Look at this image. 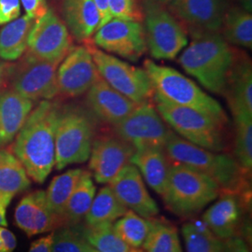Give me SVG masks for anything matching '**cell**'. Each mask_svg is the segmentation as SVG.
Returning <instances> with one entry per match:
<instances>
[{"label":"cell","instance_id":"obj_19","mask_svg":"<svg viewBox=\"0 0 252 252\" xmlns=\"http://www.w3.org/2000/svg\"><path fill=\"white\" fill-rule=\"evenodd\" d=\"M86 105L97 120L113 126L125 120L139 104L113 89L100 78L86 93Z\"/></svg>","mask_w":252,"mask_h":252},{"label":"cell","instance_id":"obj_35","mask_svg":"<svg viewBox=\"0 0 252 252\" xmlns=\"http://www.w3.org/2000/svg\"><path fill=\"white\" fill-rule=\"evenodd\" d=\"M234 119L235 160L249 173L252 168V116L238 115Z\"/></svg>","mask_w":252,"mask_h":252},{"label":"cell","instance_id":"obj_3","mask_svg":"<svg viewBox=\"0 0 252 252\" xmlns=\"http://www.w3.org/2000/svg\"><path fill=\"white\" fill-rule=\"evenodd\" d=\"M164 151L170 162H180L207 175L221 191L243 196L245 188L248 187L246 177L249 173L244 171L232 156L192 144L174 132L164 146Z\"/></svg>","mask_w":252,"mask_h":252},{"label":"cell","instance_id":"obj_13","mask_svg":"<svg viewBox=\"0 0 252 252\" xmlns=\"http://www.w3.org/2000/svg\"><path fill=\"white\" fill-rule=\"evenodd\" d=\"M73 49L68 29L53 9L37 19L28 37L27 52L37 58L59 64Z\"/></svg>","mask_w":252,"mask_h":252},{"label":"cell","instance_id":"obj_49","mask_svg":"<svg viewBox=\"0 0 252 252\" xmlns=\"http://www.w3.org/2000/svg\"><path fill=\"white\" fill-rule=\"evenodd\" d=\"M129 252H145L143 250H141L140 248L139 249H131Z\"/></svg>","mask_w":252,"mask_h":252},{"label":"cell","instance_id":"obj_1","mask_svg":"<svg viewBox=\"0 0 252 252\" xmlns=\"http://www.w3.org/2000/svg\"><path fill=\"white\" fill-rule=\"evenodd\" d=\"M60 106L42 100L33 108L12 146L30 180L42 184L55 165V130Z\"/></svg>","mask_w":252,"mask_h":252},{"label":"cell","instance_id":"obj_48","mask_svg":"<svg viewBox=\"0 0 252 252\" xmlns=\"http://www.w3.org/2000/svg\"><path fill=\"white\" fill-rule=\"evenodd\" d=\"M0 252H6V251H5V247H4V244L2 242L1 238H0Z\"/></svg>","mask_w":252,"mask_h":252},{"label":"cell","instance_id":"obj_28","mask_svg":"<svg viewBox=\"0 0 252 252\" xmlns=\"http://www.w3.org/2000/svg\"><path fill=\"white\" fill-rule=\"evenodd\" d=\"M220 33L229 44L252 49V11L241 7L228 8Z\"/></svg>","mask_w":252,"mask_h":252},{"label":"cell","instance_id":"obj_9","mask_svg":"<svg viewBox=\"0 0 252 252\" xmlns=\"http://www.w3.org/2000/svg\"><path fill=\"white\" fill-rule=\"evenodd\" d=\"M100 77L113 89L136 104L150 102L154 96L152 81L144 68L122 61L114 55L88 46Z\"/></svg>","mask_w":252,"mask_h":252},{"label":"cell","instance_id":"obj_4","mask_svg":"<svg viewBox=\"0 0 252 252\" xmlns=\"http://www.w3.org/2000/svg\"><path fill=\"white\" fill-rule=\"evenodd\" d=\"M144 70L153 84L154 96L175 106L191 108L215 118L223 125L228 119L220 104L178 70L147 59Z\"/></svg>","mask_w":252,"mask_h":252},{"label":"cell","instance_id":"obj_11","mask_svg":"<svg viewBox=\"0 0 252 252\" xmlns=\"http://www.w3.org/2000/svg\"><path fill=\"white\" fill-rule=\"evenodd\" d=\"M112 132L133 146L135 150L145 148L164 149L173 133L150 102L139 104L125 120L112 126Z\"/></svg>","mask_w":252,"mask_h":252},{"label":"cell","instance_id":"obj_18","mask_svg":"<svg viewBox=\"0 0 252 252\" xmlns=\"http://www.w3.org/2000/svg\"><path fill=\"white\" fill-rule=\"evenodd\" d=\"M14 221L29 237L53 232L63 226L60 218L50 209L42 189L31 191L21 199L14 212Z\"/></svg>","mask_w":252,"mask_h":252},{"label":"cell","instance_id":"obj_37","mask_svg":"<svg viewBox=\"0 0 252 252\" xmlns=\"http://www.w3.org/2000/svg\"><path fill=\"white\" fill-rule=\"evenodd\" d=\"M108 9L112 18L128 21H143L142 6L137 0H108Z\"/></svg>","mask_w":252,"mask_h":252},{"label":"cell","instance_id":"obj_14","mask_svg":"<svg viewBox=\"0 0 252 252\" xmlns=\"http://www.w3.org/2000/svg\"><path fill=\"white\" fill-rule=\"evenodd\" d=\"M135 151L113 132L95 135L89 157L92 176L97 183L108 184L126 164L131 163Z\"/></svg>","mask_w":252,"mask_h":252},{"label":"cell","instance_id":"obj_29","mask_svg":"<svg viewBox=\"0 0 252 252\" xmlns=\"http://www.w3.org/2000/svg\"><path fill=\"white\" fill-rule=\"evenodd\" d=\"M127 210L128 208L122 204L111 188L105 186L95 194L90 209L84 218L85 225L93 227L113 223L125 215Z\"/></svg>","mask_w":252,"mask_h":252},{"label":"cell","instance_id":"obj_5","mask_svg":"<svg viewBox=\"0 0 252 252\" xmlns=\"http://www.w3.org/2000/svg\"><path fill=\"white\" fill-rule=\"evenodd\" d=\"M220 191V186L207 175L171 162L162 198L172 213L180 218H191L216 200Z\"/></svg>","mask_w":252,"mask_h":252},{"label":"cell","instance_id":"obj_47","mask_svg":"<svg viewBox=\"0 0 252 252\" xmlns=\"http://www.w3.org/2000/svg\"><path fill=\"white\" fill-rule=\"evenodd\" d=\"M160 3H162V5H166V4H170L173 0H157Z\"/></svg>","mask_w":252,"mask_h":252},{"label":"cell","instance_id":"obj_15","mask_svg":"<svg viewBox=\"0 0 252 252\" xmlns=\"http://www.w3.org/2000/svg\"><path fill=\"white\" fill-rule=\"evenodd\" d=\"M100 78L89 48L73 47L57 68L59 94L68 98L81 96Z\"/></svg>","mask_w":252,"mask_h":252},{"label":"cell","instance_id":"obj_10","mask_svg":"<svg viewBox=\"0 0 252 252\" xmlns=\"http://www.w3.org/2000/svg\"><path fill=\"white\" fill-rule=\"evenodd\" d=\"M57 66L26 52L9 69L10 88L32 101L53 100L58 94Z\"/></svg>","mask_w":252,"mask_h":252},{"label":"cell","instance_id":"obj_2","mask_svg":"<svg viewBox=\"0 0 252 252\" xmlns=\"http://www.w3.org/2000/svg\"><path fill=\"white\" fill-rule=\"evenodd\" d=\"M191 40L179 57L182 68L207 90L223 95L234 50L220 32H189Z\"/></svg>","mask_w":252,"mask_h":252},{"label":"cell","instance_id":"obj_24","mask_svg":"<svg viewBox=\"0 0 252 252\" xmlns=\"http://www.w3.org/2000/svg\"><path fill=\"white\" fill-rule=\"evenodd\" d=\"M63 16L67 29L80 42L88 40L99 28V11L93 0H63Z\"/></svg>","mask_w":252,"mask_h":252},{"label":"cell","instance_id":"obj_6","mask_svg":"<svg viewBox=\"0 0 252 252\" xmlns=\"http://www.w3.org/2000/svg\"><path fill=\"white\" fill-rule=\"evenodd\" d=\"M96 118L88 108L60 107L55 130V168L62 170L89 160L96 134Z\"/></svg>","mask_w":252,"mask_h":252},{"label":"cell","instance_id":"obj_38","mask_svg":"<svg viewBox=\"0 0 252 252\" xmlns=\"http://www.w3.org/2000/svg\"><path fill=\"white\" fill-rule=\"evenodd\" d=\"M21 15L20 0H0V26H5Z\"/></svg>","mask_w":252,"mask_h":252},{"label":"cell","instance_id":"obj_40","mask_svg":"<svg viewBox=\"0 0 252 252\" xmlns=\"http://www.w3.org/2000/svg\"><path fill=\"white\" fill-rule=\"evenodd\" d=\"M223 252H251L243 238L235 234L223 241Z\"/></svg>","mask_w":252,"mask_h":252},{"label":"cell","instance_id":"obj_16","mask_svg":"<svg viewBox=\"0 0 252 252\" xmlns=\"http://www.w3.org/2000/svg\"><path fill=\"white\" fill-rule=\"evenodd\" d=\"M169 11L188 32H220L227 0H173Z\"/></svg>","mask_w":252,"mask_h":252},{"label":"cell","instance_id":"obj_36","mask_svg":"<svg viewBox=\"0 0 252 252\" xmlns=\"http://www.w3.org/2000/svg\"><path fill=\"white\" fill-rule=\"evenodd\" d=\"M86 242L82 225L62 226L54 231L53 252H83Z\"/></svg>","mask_w":252,"mask_h":252},{"label":"cell","instance_id":"obj_7","mask_svg":"<svg viewBox=\"0 0 252 252\" xmlns=\"http://www.w3.org/2000/svg\"><path fill=\"white\" fill-rule=\"evenodd\" d=\"M156 109L163 121L179 135L192 144L220 153L225 149L222 123L205 113L183 108L154 97Z\"/></svg>","mask_w":252,"mask_h":252},{"label":"cell","instance_id":"obj_27","mask_svg":"<svg viewBox=\"0 0 252 252\" xmlns=\"http://www.w3.org/2000/svg\"><path fill=\"white\" fill-rule=\"evenodd\" d=\"M96 193V187L90 171L81 172L63 215V226L80 224L90 209Z\"/></svg>","mask_w":252,"mask_h":252},{"label":"cell","instance_id":"obj_21","mask_svg":"<svg viewBox=\"0 0 252 252\" xmlns=\"http://www.w3.org/2000/svg\"><path fill=\"white\" fill-rule=\"evenodd\" d=\"M223 192L202 216V221L218 238L224 241L237 234L243 215V196L234 192Z\"/></svg>","mask_w":252,"mask_h":252},{"label":"cell","instance_id":"obj_23","mask_svg":"<svg viewBox=\"0 0 252 252\" xmlns=\"http://www.w3.org/2000/svg\"><path fill=\"white\" fill-rule=\"evenodd\" d=\"M131 163L140 172L152 189L162 196L167 185L171 162L164 149L145 148L135 150Z\"/></svg>","mask_w":252,"mask_h":252},{"label":"cell","instance_id":"obj_45","mask_svg":"<svg viewBox=\"0 0 252 252\" xmlns=\"http://www.w3.org/2000/svg\"><path fill=\"white\" fill-rule=\"evenodd\" d=\"M83 252H99L97 250H95L94 247H92L90 244L88 243V242H86L85 244V246H84V250H83Z\"/></svg>","mask_w":252,"mask_h":252},{"label":"cell","instance_id":"obj_42","mask_svg":"<svg viewBox=\"0 0 252 252\" xmlns=\"http://www.w3.org/2000/svg\"><path fill=\"white\" fill-rule=\"evenodd\" d=\"M0 238L4 244L6 252H13L17 247V239L14 234L7 229V227H0Z\"/></svg>","mask_w":252,"mask_h":252},{"label":"cell","instance_id":"obj_20","mask_svg":"<svg viewBox=\"0 0 252 252\" xmlns=\"http://www.w3.org/2000/svg\"><path fill=\"white\" fill-rule=\"evenodd\" d=\"M223 95L233 116H252V64L250 57L243 52L234 53Z\"/></svg>","mask_w":252,"mask_h":252},{"label":"cell","instance_id":"obj_46","mask_svg":"<svg viewBox=\"0 0 252 252\" xmlns=\"http://www.w3.org/2000/svg\"><path fill=\"white\" fill-rule=\"evenodd\" d=\"M4 75H5V66H4L3 63L0 62V83H1V81L3 80Z\"/></svg>","mask_w":252,"mask_h":252},{"label":"cell","instance_id":"obj_44","mask_svg":"<svg viewBox=\"0 0 252 252\" xmlns=\"http://www.w3.org/2000/svg\"><path fill=\"white\" fill-rule=\"evenodd\" d=\"M12 199L0 195V227H7L8 221L6 219V210Z\"/></svg>","mask_w":252,"mask_h":252},{"label":"cell","instance_id":"obj_25","mask_svg":"<svg viewBox=\"0 0 252 252\" xmlns=\"http://www.w3.org/2000/svg\"><path fill=\"white\" fill-rule=\"evenodd\" d=\"M36 20L28 15L10 22L0 29V58L17 61L27 51L28 37Z\"/></svg>","mask_w":252,"mask_h":252},{"label":"cell","instance_id":"obj_41","mask_svg":"<svg viewBox=\"0 0 252 252\" xmlns=\"http://www.w3.org/2000/svg\"><path fill=\"white\" fill-rule=\"evenodd\" d=\"M54 231L40 237L31 244L28 252H53Z\"/></svg>","mask_w":252,"mask_h":252},{"label":"cell","instance_id":"obj_22","mask_svg":"<svg viewBox=\"0 0 252 252\" xmlns=\"http://www.w3.org/2000/svg\"><path fill=\"white\" fill-rule=\"evenodd\" d=\"M34 103L11 88L0 91V149L14 140Z\"/></svg>","mask_w":252,"mask_h":252},{"label":"cell","instance_id":"obj_8","mask_svg":"<svg viewBox=\"0 0 252 252\" xmlns=\"http://www.w3.org/2000/svg\"><path fill=\"white\" fill-rule=\"evenodd\" d=\"M147 48L154 59L173 60L188 45L187 31L164 5L157 0H143Z\"/></svg>","mask_w":252,"mask_h":252},{"label":"cell","instance_id":"obj_33","mask_svg":"<svg viewBox=\"0 0 252 252\" xmlns=\"http://www.w3.org/2000/svg\"><path fill=\"white\" fill-rule=\"evenodd\" d=\"M151 225V219H145L130 209L113 224L120 237L132 249L142 247L150 232Z\"/></svg>","mask_w":252,"mask_h":252},{"label":"cell","instance_id":"obj_17","mask_svg":"<svg viewBox=\"0 0 252 252\" xmlns=\"http://www.w3.org/2000/svg\"><path fill=\"white\" fill-rule=\"evenodd\" d=\"M108 186L122 204L137 215L152 219L159 213V207L150 195L140 172L134 164H126Z\"/></svg>","mask_w":252,"mask_h":252},{"label":"cell","instance_id":"obj_30","mask_svg":"<svg viewBox=\"0 0 252 252\" xmlns=\"http://www.w3.org/2000/svg\"><path fill=\"white\" fill-rule=\"evenodd\" d=\"M82 170L80 168L70 169L56 176L46 190V199L50 209L62 220L66 204L72 194Z\"/></svg>","mask_w":252,"mask_h":252},{"label":"cell","instance_id":"obj_12","mask_svg":"<svg viewBox=\"0 0 252 252\" xmlns=\"http://www.w3.org/2000/svg\"><path fill=\"white\" fill-rule=\"evenodd\" d=\"M94 42L104 52L136 62L148 50L141 22L112 18L94 33Z\"/></svg>","mask_w":252,"mask_h":252},{"label":"cell","instance_id":"obj_26","mask_svg":"<svg viewBox=\"0 0 252 252\" xmlns=\"http://www.w3.org/2000/svg\"><path fill=\"white\" fill-rule=\"evenodd\" d=\"M30 185L31 180L18 158L9 150L0 149V195L12 199Z\"/></svg>","mask_w":252,"mask_h":252},{"label":"cell","instance_id":"obj_31","mask_svg":"<svg viewBox=\"0 0 252 252\" xmlns=\"http://www.w3.org/2000/svg\"><path fill=\"white\" fill-rule=\"evenodd\" d=\"M152 225L142 245L145 252H182L176 227L152 218Z\"/></svg>","mask_w":252,"mask_h":252},{"label":"cell","instance_id":"obj_34","mask_svg":"<svg viewBox=\"0 0 252 252\" xmlns=\"http://www.w3.org/2000/svg\"><path fill=\"white\" fill-rule=\"evenodd\" d=\"M85 240L99 252H129L132 249L120 237L113 223L82 225Z\"/></svg>","mask_w":252,"mask_h":252},{"label":"cell","instance_id":"obj_39","mask_svg":"<svg viewBox=\"0 0 252 252\" xmlns=\"http://www.w3.org/2000/svg\"><path fill=\"white\" fill-rule=\"evenodd\" d=\"M26 14L29 17L37 20L42 17L48 11V6L46 0H20Z\"/></svg>","mask_w":252,"mask_h":252},{"label":"cell","instance_id":"obj_32","mask_svg":"<svg viewBox=\"0 0 252 252\" xmlns=\"http://www.w3.org/2000/svg\"><path fill=\"white\" fill-rule=\"evenodd\" d=\"M181 233L187 252H223V241L207 226L200 222H187Z\"/></svg>","mask_w":252,"mask_h":252},{"label":"cell","instance_id":"obj_43","mask_svg":"<svg viewBox=\"0 0 252 252\" xmlns=\"http://www.w3.org/2000/svg\"><path fill=\"white\" fill-rule=\"evenodd\" d=\"M93 1L99 11L100 18H101L99 27H101L112 19L108 9V0H93Z\"/></svg>","mask_w":252,"mask_h":252}]
</instances>
